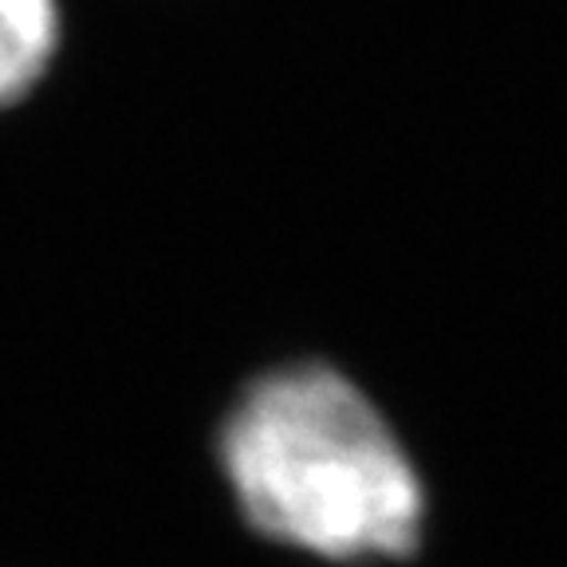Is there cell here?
<instances>
[{
  "instance_id": "cell-1",
  "label": "cell",
  "mask_w": 567,
  "mask_h": 567,
  "mask_svg": "<svg viewBox=\"0 0 567 567\" xmlns=\"http://www.w3.org/2000/svg\"><path fill=\"white\" fill-rule=\"evenodd\" d=\"M248 528L336 567L410 564L430 536V485L402 430L336 363L296 359L248 379L217 430Z\"/></svg>"
},
{
  "instance_id": "cell-2",
  "label": "cell",
  "mask_w": 567,
  "mask_h": 567,
  "mask_svg": "<svg viewBox=\"0 0 567 567\" xmlns=\"http://www.w3.org/2000/svg\"><path fill=\"white\" fill-rule=\"evenodd\" d=\"M55 0H0V106L28 95L55 55Z\"/></svg>"
}]
</instances>
